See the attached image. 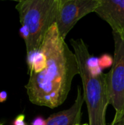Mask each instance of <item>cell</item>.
Segmentation results:
<instances>
[{
  "mask_svg": "<svg viewBox=\"0 0 124 125\" xmlns=\"http://www.w3.org/2000/svg\"><path fill=\"white\" fill-rule=\"evenodd\" d=\"M40 49L46 56V67L40 73L29 74L25 88L31 103L53 109L67 100L73 78L79 75L78 64L56 23L48 30Z\"/></svg>",
  "mask_w": 124,
  "mask_h": 125,
  "instance_id": "cell-1",
  "label": "cell"
},
{
  "mask_svg": "<svg viewBox=\"0 0 124 125\" xmlns=\"http://www.w3.org/2000/svg\"><path fill=\"white\" fill-rule=\"evenodd\" d=\"M70 43L76 56L79 75L83 83V92L88 114L89 125H106V111L110 105L107 74L94 75L88 61L91 56L83 39H71Z\"/></svg>",
  "mask_w": 124,
  "mask_h": 125,
  "instance_id": "cell-2",
  "label": "cell"
},
{
  "mask_svg": "<svg viewBox=\"0 0 124 125\" xmlns=\"http://www.w3.org/2000/svg\"><path fill=\"white\" fill-rule=\"evenodd\" d=\"M59 0H20L17 2L21 27L28 33L26 53L40 49L46 34L56 23Z\"/></svg>",
  "mask_w": 124,
  "mask_h": 125,
  "instance_id": "cell-3",
  "label": "cell"
},
{
  "mask_svg": "<svg viewBox=\"0 0 124 125\" xmlns=\"http://www.w3.org/2000/svg\"><path fill=\"white\" fill-rule=\"evenodd\" d=\"M115 51L113 64L107 74L110 92V105H113L115 114L124 111V38L113 32Z\"/></svg>",
  "mask_w": 124,
  "mask_h": 125,
  "instance_id": "cell-4",
  "label": "cell"
},
{
  "mask_svg": "<svg viewBox=\"0 0 124 125\" xmlns=\"http://www.w3.org/2000/svg\"><path fill=\"white\" fill-rule=\"evenodd\" d=\"M100 0H59L56 25L60 35L65 39L77 23L95 12Z\"/></svg>",
  "mask_w": 124,
  "mask_h": 125,
  "instance_id": "cell-5",
  "label": "cell"
},
{
  "mask_svg": "<svg viewBox=\"0 0 124 125\" xmlns=\"http://www.w3.org/2000/svg\"><path fill=\"white\" fill-rule=\"evenodd\" d=\"M112 28L113 32L124 34V0H100L95 12Z\"/></svg>",
  "mask_w": 124,
  "mask_h": 125,
  "instance_id": "cell-6",
  "label": "cell"
},
{
  "mask_svg": "<svg viewBox=\"0 0 124 125\" xmlns=\"http://www.w3.org/2000/svg\"><path fill=\"white\" fill-rule=\"evenodd\" d=\"M85 103L83 92L77 86L76 99L72 105L68 109L50 115L46 119L47 125H76L80 124L82 108Z\"/></svg>",
  "mask_w": 124,
  "mask_h": 125,
  "instance_id": "cell-7",
  "label": "cell"
},
{
  "mask_svg": "<svg viewBox=\"0 0 124 125\" xmlns=\"http://www.w3.org/2000/svg\"><path fill=\"white\" fill-rule=\"evenodd\" d=\"M99 65L102 69L108 67L113 65V58H112L108 54H104L99 59Z\"/></svg>",
  "mask_w": 124,
  "mask_h": 125,
  "instance_id": "cell-8",
  "label": "cell"
},
{
  "mask_svg": "<svg viewBox=\"0 0 124 125\" xmlns=\"http://www.w3.org/2000/svg\"><path fill=\"white\" fill-rule=\"evenodd\" d=\"M110 125H124V111L118 114H115L113 121Z\"/></svg>",
  "mask_w": 124,
  "mask_h": 125,
  "instance_id": "cell-9",
  "label": "cell"
},
{
  "mask_svg": "<svg viewBox=\"0 0 124 125\" xmlns=\"http://www.w3.org/2000/svg\"><path fill=\"white\" fill-rule=\"evenodd\" d=\"M12 125H27L25 122V115L24 114H19L15 117V119L13 120Z\"/></svg>",
  "mask_w": 124,
  "mask_h": 125,
  "instance_id": "cell-10",
  "label": "cell"
},
{
  "mask_svg": "<svg viewBox=\"0 0 124 125\" xmlns=\"http://www.w3.org/2000/svg\"><path fill=\"white\" fill-rule=\"evenodd\" d=\"M31 125H47V124H46V120H45L41 116H38L32 121Z\"/></svg>",
  "mask_w": 124,
  "mask_h": 125,
  "instance_id": "cell-11",
  "label": "cell"
},
{
  "mask_svg": "<svg viewBox=\"0 0 124 125\" xmlns=\"http://www.w3.org/2000/svg\"><path fill=\"white\" fill-rule=\"evenodd\" d=\"M7 99V93L5 91L0 92V103H4Z\"/></svg>",
  "mask_w": 124,
  "mask_h": 125,
  "instance_id": "cell-12",
  "label": "cell"
},
{
  "mask_svg": "<svg viewBox=\"0 0 124 125\" xmlns=\"http://www.w3.org/2000/svg\"><path fill=\"white\" fill-rule=\"evenodd\" d=\"M89 125L88 124H78V125Z\"/></svg>",
  "mask_w": 124,
  "mask_h": 125,
  "instance_id": "cell-13",
  "label": "cell"
},
{
  "mask_svg": "<svg viewBox=\"0 0 124 125\" xmlns=\"http://www.w3.org/2000/svg\"><path fill=\"white\" fill-rule=\"evenodd\" d=\"M0 125H4V124L3 123H0Z\"/></svg>",
  "mask_w": 124,
  "mask_h": 125,
  "instance_id": "cell-14",
  "label": "cell"
},
{
  "mask_svg": "<svg viewBox=\"0 0 124 125\" xmlns=\"http://www.w3.org/2000/svg\"><path fill=\"white\" fill-rule=\"evenodd\" d=\"M122 37H124V35H122Z\"/></svg>",
  "mask_w": 124,
  "mask_h": 125,
  "instance_id": "cell-15",
  "label": "cell"
}]
</instances>
